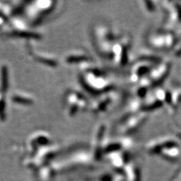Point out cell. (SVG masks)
Segmentation results:
<instances>
[{
  "mask_svg": "<svg viewBox=\"0 0 181 181\" xmlns=\"http://www.w3.org/2000/svg\"><path fill=\"white\" fill-rule=\"evenodd\" d=\"M79 53V51H72L71 54L66 55V57H65V61L69 63H73L78 62V61H79L80 60H83V61H85L84 60L89 58L88 56V54H86V52L81 51L79 55L78 56Z\"/></svg>",
  "mask_w": 181,
  "mask_h": 181,
  "instance_id": "1",
  "label": "cell"
}]
</instances>
